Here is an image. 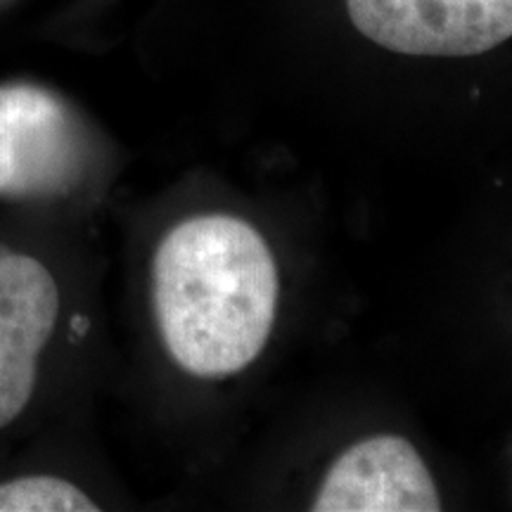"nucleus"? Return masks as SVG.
Masks as SVG:
<instances>
[{
    "label": "nucleus",
    "mask_w": 512,
    "mask_h": 512,
    "mask_svg": "<svg viewBox=\"0 0 512 512\" xmlns=\"http://www.w3.org/2000/svg\"><path fill=\"white\" fill-rule=\"evenodd\" d=\"M278 268L259 230L235 216L178 223L152 261V299L169 354L195 377H228L271 335Z\"/></svg>",
    "instance_id": "obj_1"
},
{
    "label": "nucleus",
    "mask_w": 512,
    "mask_h": 512,
    "mask_svg": "<svg viewBox=\"0 0 512 512\" xmlns=\"http://www.w3.org/2000/svg\"><path fill=\"white\" fill-rule=\"evenodd\" d=\"M79 164V128L60 95L36 83H0V197L62 195Z\"/></svg>",
    "instance_id": "obj_2"
},
{
    "label": "nucleus",
    "mask_w": 512,
    "mask_h": 512,
    "mask_svg": "<svg viewBox=\"0 0 512 512\" xmlns=\"http://www.w3.org/2000/svg\"><path fill=\"white\" fill-rule=\"evenodd\" d=\"M316 512H437V484L411 441L380 434L358 441L332 463Z\"/></svg>",
    "instance_id": "obj_5"
},
{
    "label": "nucleus",
    "mask_w": 512,
    "mask_h": 512,
    "mask_svg": "<svg viewBox=\"0 0 512 512\" xmlns=\"http://www.w3.org/2000/svg\"><path fill=\"white\" fill-rule=\"evenodd\" d=\"M0 512H98V505L67 479L36 475L0 484Z\"/></svg>",
    "instance_id": "obj_6"
},
{
    "label": "nucleus",
    "mask_w": 512,
    "mask_h": 512,
    "mask_svg": "<svg viewBox=\"0 0 512 512\" xmlns=\"http://www.w3.org/2000/svg\"><path fill=\"white\" fill-rule=\"evenodd\" d=\"M349 22L389 53L477 57L512 41V0H344Z\"/></svg>",
    "instance_id": "obj_3"
},
{
    "label": "nucleus",
    "mask_w": 512,
    "mask_h": 512,
    "mask_svg": "<svg viewBox=\"0 0 512 512\" xmlns=\"http://www.w3.org/2000/svg\"><path fill=\"white\" fill-rule=\"evenodd\" d=\"M57 313L60 292L48 268L34 256L0 247V430L34 394L38 358Z\"/></svg>",
    "instance_id": "obj_4"
}]
</instances>
